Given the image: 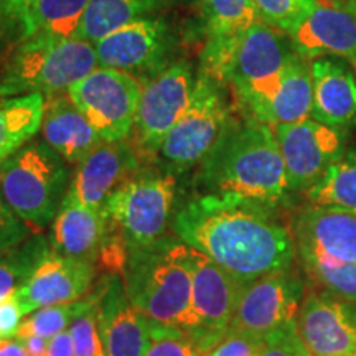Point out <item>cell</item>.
<instances>
[{"instance_id": "obj_1", "label": "cell", "mask_w": 356, "mask_h": 356, "mask_svg": "<svg viewBox=\"0 0 356 356\" xmlns=\"http://www.w3.org/2000/svg\"><path fill=\"white\" fill-rule=\"evenodd\" d=\"M170 226L241 284L289 270L296 259L292 231L261 204L200 193L175 210Z\"/></svg>"}, {"instance_id": "obj_2", "label": "cell", "mask_w": 356, "mask_h": 356, "mask_svg": "<svg viewBox=\"0 0 356 356\" xmlns=\"http://www.w3.org/2000/svg\"><path fill=\"white\" fill-rule=\"evenodd\" d=\"M202 193L277 208L291 193L274 129L251 114L231 115L210 154L200 163Z\"/></svg>"}, {"instance_id": "obj_3", "label": "cell", "mask_w": 356, "mask_h": 356, "mask_svg": "<svg viewBox=\"0 0 356 356\" xmlns=\"http://www.w3.org/2000/svg\"><path fill=\"white\" fill-rule=\"evenodd\" d=\"M132 305L150 322L180 327L191 302L190 246L177 236L129 249L122 274Z\"/></svg>"}, {"instance_id": "obj_4", "label": "cell", "mask_w": 356, "mask_h": 356, "mask_svg": "<svg viewBox=\"0 0 356 356\" xmlns=\"http://www.w3.org/2000/svg\"><path fill=\"white\" fill-rule=\"evenodd\" d=\"M95 43L79 38L22 40L0 68V97L65 95L97 68Z\"/></svg>"}, {"instance_id": "obj_5", "label": "cell", "mask_w": 356, "mask_h": 356, "mask_svg": "<svg viewBox=\"0 0 356 356\" xmlns=\"http://www.w3.org/2000/svg\"><path fill=\"white\" fill-rule=\"evenodd\" d=\"M68 163L47 142L24 145L0 165V195L26 225L55 220L70 186Z\"/></svg>"}, {"instance_id": "obj_6", "label": "cell", "mask_w": 356, "mask_h": 356, "mask_svg": "<svg viewBox=\"0 0 356 356\" xmlns=\"http://www.w3.org/2000/svg\"><path fill=\"white\" fill-rule=\"evenodd\" d=\"M297 53L286 33L257 20L236 47L226 83L234 91L243 113L256 118L279 88L284 70Z\"/></svg>"}, {"instance_id": "obj_7", "label": "cell", "mask_w": 356, "mask_h": 356, "mask_svg": "<svg viewBox=\"0 0 356 356\" xmlns=\"http://www.w3.org/2000/svg\"><path fill=\"white\" fill-rule=\"evenodd\" d=\"M177 181L170 173L131 177L102 207L127 248H142L165 236L175 207Z\"/></svg>"}, {"instance_id": "obj_8", "label": "cell", "mask_w": 356, "mask_h": 356, "mask_svg": "<svg viewBox=\"0 0 356 356\" xmlns=\"http://www.w3.org/2000/svg\"><path fill=\"white\" fill-rule=\"evenodd\" d=\"M225 86L200 70L188 108L160 145L159 154L175 170L200 165L228 126L231 106Z\"/></svg>"}, {"instance_id": "obj_9", "label": "cell", "mask_w": 356, "mask_h": 356, "mask_svg": "<svg viewBox=\"0 0 356 356\" xmlns=\"http://www.w3.org/2000/svg\"><path fill=\"white\" fill-rule=\"evenodd\" d=\"M191 302L178 330L207 356L229 330L236 300L243 284L222 267L190 248Z\"/></svg>"}, {"instance_id": "obj_10", "label": "cell", "mask_w": 356, "mask_h": 356, "mask_svg": "<svg viewBox=\"0 0 356 356\" xmlns=\"http://www.w3.org/2000/svg\"><path fill=\"white\" fill-rule=\"evenodd\" d=\"M140 83L124 71L97 66L68 89V97L86 115L101 139L126 140L136 124Z\"/></svg>"}, {"instance_id": "obj_11", "label": "cell", "mask_w": 356, "mask_h": 356, "mask_svg": "<svg viewBox=\"0 0 356 356\" xmlns=\"http://www.w3.org/2000/svg\"><path fill=\"white\" fill-rule=\"evenodd\" d=\"M95 50L99 66L124 71L144 83L172 65L175 37L165 19L145 17L104 35Z\"/></svg>"}, {"instance_id": "obj_12", "label": "cell", "mask_w": 356, "mask_h": 356, "mask_svg": "<svg viewBox=\"0 0 356 356\" xmlns=\"http://www.w3.org/2000/svg\"><path fill=\"white\" fill-rule=\"evenodd\" d=\"M304 284L280 270L243 284L229 330L267 338L297 323Z\"/></svg>"}, {"instance_id": "obj_13", "label": "cell", "mask_w": 356, "mask_h": 356, "mask_svg": "<svg viewBox=\"0 0 356 356\" xmlns=\"http://www.w3.org/2000/svg\"><path fill=\"white\" fill-rule=\"evenodd\" d=\"M197 78L188 61L168 65L140 84V97L136 114V137L142 150L159 154L160 145L172 127L188 108Z\"/></svg>"}, {"instance_id": "obj_14", "label": "cell", "mask_w": 356, "mask_h": 356, "mask_svg": "<svg viewBox=\"0 0 356 356\" xmlns=\"http://www.w3.org/2000/svg\"><path fill=\"white\" fill-rule=\"evenodd\" d=\"M291 193L307 191L346 154V131L314 119L274 127Z\"/></svg>"}, {"instance_id": "obj_15", "label": "cell", "mask_w": 356, "mask_h": 356, "mask_svg": "<svg viewBox=\"0 0 356 356\" xmlns=\"http://www.w3.org/2000/svg\"><path fill=\"white\" fill-rule=\"evenodd\" d=\"M293 51L307 61L337 56L356 61V0H315L287 35Z\"/></svg>"}, {"instance_id": "obj_16", "label": "cell", "mask_w": 356, "mask_h": 356, "mask_svg": "<svg viewBox=\"0 0 356 356\" xmlns=\"http://www.w3.org/2000/svg\"><path fill=\"white\" fill-rule=\"evenodd\" d=\"M297 333L312 356H356V307L328 292H309Z\"/></svg>"}, {"instance_id": "obj_17", "label": "cell", "mask_w": 356, "mask_h": 356, "mask_svg": "<svg viewBox=\"0 0 356 356\" xmlns=\"http://www.w3.org/2000/svg\"><path fill=\"white\" fill-rule=\"evenodd\" d=\"M95 279V262L56 254L50 249L13 297L26 317L42 307L73 304L83 299L91 291Z\"/></svg>"}, {"instance_id": "obj_18", "label": "cell", "mask_w": 356, "mask_h": 356, "mask_svg": "<svg viewBox=\"0 0 356 356\" xmlns=\"http://www.w3.org/2000/svg\"><path fill=\"white\" fill-rule=\"evenodd\" d=\"M137 167L139 155L126 140H102L76 165L65 198L102 210L111 195L126 184Z\"/></svg>"}, {"instance_id": "obj_19", "label": "cell", "mask_w": 356, "mask_h": 356, "mask_svg": "<svg viewBox=\"0 0 356 356\" xmlns=\"http://www.w3.org/2000/svg\"><path fill=\"white\" fill-rule=\"evenodd\" d=\"M296 252H312L341 262H356V213L309 204L292 220Z\"/></svg>"}, {"instance_id": "obj_20", "label": "cell", "mask_w": 356, "mask_h": 356, "mask_svg": "<svg viewBox=\"0 0 356 356\" xmlns=\"http://www.w3.org/2000/svg\"><path fill=\"white\" fill-rule=\"evenodd\" d=\"M104 356H144L152 341V322L129 300L121 275H109L99 300Z\"/></svg>"}, {"instance_id": "obj_21", "label": "cell", "mask_w": 356, "mask_h": 356, "mask_svg": "<svg viewBox=\"0 0 356 356\" xmlns=\"http://www.w3.org/2000/svg\"><path fill=\"white\" fill-rule=\"evenodd\" d=\"M207 47L202 70L222 84L243 35L259 20L254 0H202Z\"/></svg>"}, {"instance_id": "obj_22", "label": "cell", "mask_w": 356, "mask_h": 356, "mask_svg": "<svg viewBox=\"0 0 356 356\" xmlns=\"http://www.w3.org/2000/svg\"><path fill=\"white\" fill-rule=\"evenodd\" d=\"M310 118L325 126L346 131L356 126V79L341 58L323 56L310 61Z\"/></svg>"}, {"instance_id": "obj_23", "label": "cell", "mask_w": 356, "mask_h": 356, "mask_svg": "<svg viewBox=\"0 0 356 356\" xmlns=\"http://www.w3.org/2000/svg\"><path fill=\"white\" fill-rule=\"evenodd\" d=\"M109 229L111 222L104 211L65 198L51 222V251L73 259L96 262Z\"/></svg>"}, {"instance_id": "obj_24", "label": "cell", "mask_w": 356, "mask_h": 356, "mask_svg": "<svg viewBox=\"0 0 356 356\" xmlns=\"http://www.w3.org/2000/svg\"><path fill=\"white\" fill-rule=\"evenodd\" d=\"M42 134L43 140L70 165H78L102 142L66 92L44 99Z\"/></svg>"}, {"instance_id": "obj_25", "label": "cell", "mask_w": 356, "mask_h": 356, "mask_svg": "<svg viewBox=\"0 0 356 356\" xmlns=\"http://www.w3.org/2000/svg\"><path fill=\"white\" fill-rule=\"evenodd\" d=\"M312 73L310 61L296 55L284 70L279 88L256 115L257 121L270 127L296 124L310 118Z\"/></svg>"}, {"instance_id": "obj_26", "label": "cell", "mask_w": 356, "mask_h": 356, "mask_svg": "<svg viewBox=\"0 0 356 356\" xmlns=\"http://www.w3.org/2000/svg\"><path fill=\"white\" fill-rule=\"evenodd\" d=\"M175 2L177 0H91L76 38L96 43L119 26L145 17H155L154 13Z\"/></svg>"}, {"instance_id": "obj_27", "label": "cell", "mask_w": 356, "mask_h": 356, "mask_svg": "<svg viewBox=\"0 0 356 356\" xmlns=\"http://www.w3.org/2000/svg\"><path fill=\"white\" fill-rule=\"evenodd\" d=\"M43 95L0 97V165L42 129Z\"/></svg>"}, {"instance_id": "obj_28", "label": "cell", "mask_w": 356, "mask_h": 356, "mask_svg": "<svg viewBox=\"0 0 356 356\" xmlns=\"http://www.w3.org/2000/svg\"><path fill=\"white\" fill-rule=\"evenodd\" d=\"M91 0H33L22 40L30 37L76 38Z\"/></svg>"}, {"instance_id": "obj_29", "label": "cell", "mask_w": 356, "mask_h": 356, "mask_svg": "<svg viewBox=\"0 0 356 356\" xmlns=\"http://www.w3.org/2000/svg\"><path fill=\"white\" fill-rule=\"evenodd\" d=\"M305 197L310 204L356 213V150H346L322 180L305 191Z\"/></svg>"}, {"instance_id": "obj_30", "label": "cell", "mask_w": 356, "mask_h": 356, "mask_svg": "<svg viewBox=\"0 0 356 356\" xmlns=\"http://www.w3.org/2000/svg\"><path fill=\"white\" fill-rule=\"evenodd\" d=\"M50 249L47 236L33 234L19 246L0 252V302L24 286Z\"/></svg>"}, {"instance_id": "obj_31", "label": "cell", "mask_w": 356, "mask_h": 356, "mask_svg": "<svg viewBox=\"0 0 356 356\" xmlns=\"http://www.w3.org/2000/svg\"><path fill=\"white\" fill-rule=\"evenodd\" d=\"M309 277L325 292L356 304V262H341L312 252H297Z\"/></svg>"}, {"instance_id": "obj_32", "label": "cell", "mask_w": 356, "mask_h": 356, "mask_svg": "<svg viewBox=\"0 0 356 356\" xmlns=\"http://www.w3.org/2000/svg\"><path fill=\"white\" fill-rule=\"evenodd\" d=\"M102 291H104V284H102L101 289H96V292L86 293L83 299L73 302V304L50 305L33 310L32 314H29L24 318L20 330L15 337L40 335L50 340L58 333L68 330L70 323L73 322V318L78 314H81L88 307L97 304L101 300Z\"/></svg>"}, {"instance_id": "obj_33", "label": "cell", "mask_w": 356, "mask_h": 356, "mask_svg": "<svg viewBox=\"0 0 356 356\" xmlns=\"http://www.w3.org/2000/svg\"><path fill=\"white\" fill-rule=\"evenodd\" d=\"M315 0H254L259 20L289 35L314 8Z\"/></svg>"}, {"instance_id": "obj_34", "label": "cell", "mask_w": 356, "mask_h": 356, "mask_svg": "<svg viewBox=\"0 0 356 356\" xmlns=\"http://www.w3.org/2000/svg\"><path fill=\"white\" fill-rule=\"evenodd\" d=\"M97 309L99 302L78 314L70 323L68 330L73 338L76 356H104Z\"/></svg>"}, {"instance_id": "obj_35", "label": "cell", "mask_w": 356, "mask_h": 356, "mask_svg": "<svg viewBox=\"0 0 356 356\" xmlns=\"http://www.w3.org/2000/svg\"><path fill=\"white\" fill-rule=\"evenodd\" d=\"M144 356H200V353L177 327L152 322V341Z\"/></svg>"}, {"instance_id": "obj_36", "label": "cell", "mask_w": 356, "mask_h": 356, "mask_svg": "<svg viewBox=\"0 0 356 356\" xmlns=\"http://www.w3.org/2000/svg\"><path fill=\"white\" fill-rule=\"evenodd\" d=\"M266 338L228 330L207 356H259Z\"/></svg>"}, {"instance_id": "obj_37", "label": "cell", "mask_w": 356, "mask_h": 356, "mask_svg": "<svg viewBox=\"0 0 356 356\" xmlns=\"http://www.w3.org/2000/svg\"><path fill=\"white\" fill-rule=\"evenodd\" d=\"M30 236H33L32 226L17 216L0 195V252L19 246Z\"/></svg>"}, {"instance_id": "obj_38", "label": "cell", "mask_w": 356, "mask_h": 356, "mask_svg": "<svg viewBox=\"0 0 356 356\" xmlns=\"http://www.w3.org/2000/svg\"><path fill=\"white\" fill-rule=\"evenodd\" d=\"M302 345L297 323L269 335L264 340L259 356H297L299 346Z\"/></svg>"}, {"instance_id": "obj_39", "label": "cell", "mask_w": 356, "mask_h": 356, "mask_svg": "<svg viewBox=\"0 0 356 356\" xmlns=\"http://www.w3.org/2000/svg\"><path fill=\"white\" fill-rule=\"evenodd\" d=\"M24 318L25 314L15 297L12 296L0 302V340L15 337L20 330Z\"/></svg>"}, {"instance_id": "obj_40", "label": "cell", "mask_w": 356, "mask_h": 356, "mask_svg": "<svg viewBox=\"0 0 356 356\" xmlns=\"http://www.w3.org/2000/svg\"><path fill=\"white\" fill-rule=\"evenodd\" d=\"M33 0H0V26L13 29L20 26V35L24 33V24L32 7Z\"/></svg>"}, {"instance_id": "obj_41", "label": "cell", "mask_w": 356, "mask_h": 356, "mask_svg": "<svg viewBox=\"0 0 356 356\" xmlns=\"http://www.w3.org/2000/svg\"><path fill=\"white\" fill-rule=\"evenodd\" d=\"M48 356H76L70 330L58 333L48 341Z\"/></svg>"}, {"instance_id": "obj_42", "label": "cell", "mask_w": 356, "mask_h": 356, "mask_svg": "<svg viewBox=\"0 0 356 356\" xmlns=\"http://www.w3.org/2000/svg\"><path fill=\"white\" fill-rule=\"evenodd\" d=\"M24 343L29 356H48V338L40 335L17 337Z\"/></svg>"}, {"instance_id": "obj_43", "label": "cell", "mask_w": 356, "mask_h": 356, "mask_svg": "<svg viewBox=\"0 0 356 356\" xmlns=\"http://www.w3.org/2000/svg\"><path fill=\"white\" fill-rule=\"evenodd\" d=\"M0 356H29L25 346L17 337L0 340Z\"/></svg>"}, {"instance_id": "obj_44", "label": "cell", "mask_w": 356, "mask_h": 356, "mask_svg": "<svg viewBox=\"0 0 356 356\" xmlns=\"http://www.w3.org/2000/svg\"><path fill=\"white\" fill-rule=\"evenodd\" d=\"M297 356H312V355L309 353V351L305 350L304 345H300V346H299V351H297Z\"/></svg>"}, {"instance_id": "obj_45", "label": "cell", "mask_w": 356, "mask_h": 356, "mask_svg": "<svg viewBox=\"0 0 356 356\" xmlns=\"http://www.w3.org/2000/svg\"><path fill=\"white\" fill-rule=\"evenodd\" d=\"M351 65H355V68H356V61H355V63H351Z\"/></svg>"}]
</instances>
